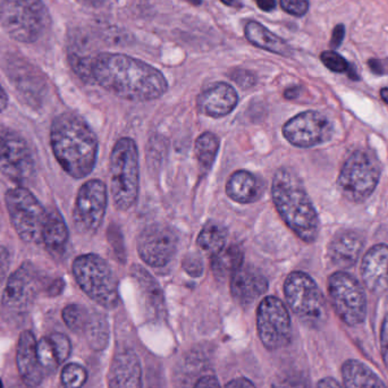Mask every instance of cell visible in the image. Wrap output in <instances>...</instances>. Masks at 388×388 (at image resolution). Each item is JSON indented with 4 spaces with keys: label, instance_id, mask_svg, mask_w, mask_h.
<instances>
[{
    "label": "cell",
    "instance_id": "cell-1",
    "mask_svg": "<svg viewBox=\"0 0 388 388\" xmlns=\"http://www.w3.org/2000/svg\"><path fill=\"white\" fill-rule=\"evenodd\" d=\"M93 81L129 101H150L167 91L165 76L154 66L123 53H99L93 58Z\"/></svg>",
    "mask_w": 388,
    "mask_h": 388
},
{
    "label": "cell",
    "instance_id": "cell-2",
    "mask_svg": "<svg viewBox=\"0 0 388 388\" xmlns=\"http://www.w3.org/2000/svg\"><path fill=\"white\" fill-rule=\"evenodd\" d=\"M51 143L59 165L74 179L89 175L98 156V140L87 122L63 112L51 124Z\"/></svg>",
    "mask_w": 388,
    "mask_h": 388
},
{
    "label": "cell",
    "instance_id": "cell-3",
    "mask_svg": "<svg viewBox=\"0 0 388 388\" xmlns=\"http://www.w3.org/2000/svg\"><path fill=\"white\" fill-rule=\"evenodd\" d=\"M277 212L302 241L313 243L319 234V218L301 179L290 168H280L271 185Z\"/></svg>",
    "mask_w": 388,
    "mask_h": 388
},
{
    "label": "cell",
    "instance_id": "cell-4",
    "mask_svg": "<svg viewBox=\"0 0 388 388\" xmlns=\"http://www.w3.org/2000/svg\"><path fill=\"white\" fill-rule=\"evenodd\" d=\"M110 183L115 207L126 211L133 207L139 194V154L135 141L129 137L115 143L110 154Z\"/></svg>",
    "mask_w": 388,
    "mask_h": 388
},
{
    "label": "cell",
    "instance_id": "cell-5",
    "mask_svg": "<svg viewBox=\"0 0 388 388\" xmlns=\"http://www.w3.org/2000/svg\"><path fill=\"white\" fill-rule=\"evenodd\" d=\"M47 23L48 11L42 0H0V26L15 41H38Z\"/></svg>",
    "mask_w": 388,
    "mask_h": 388
},
{
    "label": "cell",
    "instance_id": "cell-6",
    "mask_svg": "<svg viewBox=\"0 0 388 388\" xmlns=\"http://www.w3.org/2000/svg\"><path fill=\"white\" fill-rule=\"evenodd\" d=\"M73 274L84 293L106 309L117 307V280L106 260L97 254H83L73 263Z\"/></svg>",
    "mask_w": 388,
    "mask_h": 388
},
{
    "label": "cell",
    "instance_id": "cell-7",
    "mask_svg": "<svg viewBox=\"0 0 388 388\" xmlns=\"http://www.w3.org/2000/svg\"><path fill=\"white\" fill-rule=\"evenodd\" d=\"M284 293L290 309L303 324L315 330L326 324V300L309 275L303 271L290 273L285 280Z\"/></svg>",
    "mask_w": 388,
    "mask_h": 388
},
{
    "label": "cell",
    "instance_id": "cell-8",
    "mask_svg": "<svg viewBox=\"0 0 388 388\" xmlns=\"http://www.w3.org/2000/svg\"><path fill=\"white\" fill-rule=\"evenodd\" d=\"M380 162L370 150H357L344 162L338 189L349 201L362 202L372 196L380 179Z\"/></svg>",
    "mask_w": 388,
    "mask_h": 388
},
{
    "label": "cell",
    "instance_id": "cell-9",
    "mask_svg": "<svg viewBox=\"0 0 388 388\" xmlns=\"http://www.w3.org/2000/svg\"><path fill=\"white\" fill-rule=\"evenodd\" d=\"M5 199L11 224L21 240L26 243L42 242L48 214L39 200L24 187L7 191Z\"/></svg>",
    "mask_w": 388,
    "mask_h": 388
},
{
    "label": "cell",
    "instance_id": "cell-10",
    "mask_svg": "<svg viewBox=\"0 0 388 388\" xmlns=\"http://www.w3.org/2000/svg\"><path fill=\"white\" fill-rule=\"evenodd\" d=\"M39 286V274L32 263H23L11 274L1 299V315L7 323L16 324L28 316Z\"/></svg>",
    "mask_w": 388,
    "mask_h": 388
},
{
    "label": "cell",
    "instance_id": "cell-11",
    "mask_svg": "<svg viewBox=\"0 0 388 388\" xmlns=\"http://www.w3.org/2000/svg\"><path fill=\"white\" fill-rule=\"evenodd\" d=\"M328 295L343 323L352 327L362 324L367 316V298L355 276L343 271L334 273L328 278Z\"/></svg>",
    "mask_w": 388,
    "mask_h": 388
},
{
    "label": "cell",
    "instance_id": "cell-12",
    "mask_svg": "<svg viewBox=\"0 0 388 388\" xmlns=\"http://www.w3.org/2000/svg\"><path fill=\"white\" fill-rule=\"evenodd\" d=\"M0 172L17 184L31 182L36 174L33 154L19 132L0 125Z\"/></svg>",
    "mask_w": 388,
    "mask_h": 388
},
{
    "label": "cell",
    "instance_id": "cell-13",
    "mask_svg": "<svg viewBox=\"0 0 388 388\" xmlns=\"http://www.w3.org/2000/svg\"><path fill=\"white\" fill-rule=\"evenodd\" d=\"M257 326L260 340L267 349L278 350L290 343V315L278 298L267 296L261 301L258 308Z\"/></svg>",
    "mask_w": 388,
    "mask_h": 388
},
{
    "label": "cell",
    "instance_id": "cell-14",
    "mask_svg": "<svg viewBox=\"0 0 388 388\" xmlns=\"http://www.w3.org/2000/svg\"><path fill=\"white\" fill-rule=\"evenodd\" d=\"M107 207V187L100 179H90L82 185L73 210V221L78 232L95 234L101 226Z\"/></svg>",
    "mask_w": 388,
    "mask_h": 388
},
{
    "label": "cell",
    "instance_id": "cell-15",
    "mask_svg": "<svg viewBox=\"0 0 388 388\" xmlns=\"http://www.w3.org/2000/svg\"><path fill=\"white\" fill-rule=\"evenodd\" d=\"M334 135L332 122L318 112H303L290 118L283 126V135L290 145L313 148L328 142Z\"/></svg>",
    "mask_w": 388,
    "mask_h": 388
},
{
    "label": "cell",
    "instance_id": "cell-16",
    "mask_svg": "<svg viewBox=\"0 0 388 388\" xmlns=\"http://www.w3.org/2000/svg\"><path fill=\"white\" fill-rule=\"evenodd\" d=\"M177 233L172 227L164 224H154L147 229L137 238V252L141 259L151 267H164L171 263L177 253Z\"/></svg>",
    "mask_w": 388,
    "mask_h": 388
},
{
    "label": "cell",
    "instance_id": "cell-17",
    "mask_svg": "<svg viewBox=\"0 0 388 388\" xmlns=\"http://www.w3.org/2000/svg\"><path fill=\"white\" fill-rule=\"evenodd\" d=\"M6 73L28 105L40 106L48 93L46 78L38 68L20 56H11L6 62Z\"/></svg>",
    "mask_w": 388,
    "mask_h": 388
},
{
    "label": "cell",
    "instance_id": "cell-18",
    "mask_svg": "<svg viewBox=\"0 0 388 388\" xmlns=\"http://www.w3.org/2000/svg\"><path fill=\"white\" fill-rule=\"evenodd\" d=\"M361 276L363 283L374 295H383L388 290V246H372L362 259Z\"/></svg>",
    "mask_w": 388,
    "mask_h": 388
},
{
    "label": "cell",
    "instance_id": "cell-19",
    "mask_svg": "<svg viewBox=\"0 0 388 388\" xmlns=\"http://www.w3.org/2000/svg\"><path fill=\"white\" fill-rule=\"evenodd\" d=\"M33 332L24 330L19 338L16 349V365L23 383L28 387H36L43 379V369L36 353Z\"/></svg>",
    "mask_w": 388,
    "mask_h": 388
},
{
    "label": "cell",
    "instance_id": "cell-20",
    "mask_svg": "<svg viewBox=\"0 0 388 388\" xmlns=\"http://www.w3.org/2000/svg\"><path fill=\"white\" fill-rule=\"evenodd\" d=\"M141 366L137 353L124 349L115 355L108 374L109 388H141Z\"/></svg>",
    "mask_w": 388,
    "mask_h": 388
},
{
    "label": "cell",
    "instance_id": "cell-21",
    "mask_svg": "<svg viewBox=\"0 0 388 388\" xmlns=\"http://www.w3.org/2000/svg\"><path fill=\"white\" fill-rule=\"evenodd\" d=\"M238 101V93L232 85L216 83L200 93L198 109L199 112L209 117H224L234 110Z\"/></svg>",
    "mask_w": 388,
    "mask_h": 388
},
{
    "label": "cell",
    "instance_id": "cell-22",
    "mask_svg": "<svg viewBox=\"0 0 388 388\" xmlns=\"http://www.w3.org/2000/svg\"><path fill=\"white\" fill-rule=\"evenodd\" d=\"M268 290L266 277L253 267H241L231 278V293L242 305H250Z\"/></svg>",
    "mask_w": 388,
    "mask_h": 388
},
{
    "label": "cell",
    "instance_id": "cell-23",
    "mask_svg": "<svg viewBox=\"0 0 388 388\" xmlns=\"http://www.w3.org/2000/svg\"><path fill=\"white\" fill-rule=\"evenodd\" d=\"M365 240L357 231H342L335 235L328 246V257L332 265L349 269L357 263L362 252Z\"/></svg>",
    "mask_w": 388,
    "mask_h": 388
},
{
    "label": "cell",
    "instance_id": "cell-24",
    "mask_svg": "<svg viewBox=\"0 0 388 388\" xmlns=\"http://www.w3.org/2000/svg\"><path fill=\"white\" fill-rule=\"evenodd\" d=\"M263 183L253 174L238 171L229 177L226 193L233 201L238 204H252L259 200L263 193Z\"/></svg>",
    "mask_w": 388,
    "mask_h": 388
},
{
    "label": "cell",
    "instance_id": "cell-25",
    "mask_svg": "<svg viewBox=\"0 0 388 388\" xmlns=\"http://www.w3.org/2000/svg\"><path fill=\"white\" fill-rule=\"evenodd\" d=\"M132 274L139 285L147 310L151 316L164 318L166 315L165 300H164L159 284L149 274L148 271L139 266H135Z\"/></svg>",
    "mask_w": 388,
    "mask_h": 388
},
{
    "label": "cell",
    "instance_id": "cell-26",
    "mask_svg": "<svg viewBox=\"0 0 388 388\" xmlns=\"http://www.w3.org/2000/svg\"><path fill=\"white\" fill-rule=\"evenodd\" d=\"M344 388H387L378 374L359 360H347L342 366Z\"/></svg>",
    "mask_w": 388,
    "mask_h": 388
},
{
    "label": "cell",
    "instance_id": "cell-27",
    "mask_svg": "<svg viewBox=\"0 0 388 388\" xmlns=\"http://www.w3.org/2000/svg\"><path fill=\"white\" fill-rule=\"evenodd\" d=\"M244 33L246 39L251 42L252 45L257 46L261 49L277 53L280 56H290L292 53V48L288 45V42H285L282 38L269 31L268 28H266L260 23L254 21L248 22Z\"/></svg>",
    "mask_w": 388,
    "mask_h": 388
},
{
    "label": "cell",
    "instance_id": "cell-28",
    "mask_svg": "<svg viewBox=\"0 0 388 388\" xmlns=\"http://www.w3.org/2000/svg\"><path fill=\"white\" fill-rule=\"evenodd\" d=\"M68 241V229L64 218L58 211L49 212L42 242H45L48 250L53 254L62 253Z\"/></svg>",
    "mask_w": 388,
    "mask_h": 388
},
{
    "label": "cell",
    "instance_id": "cell-29",
    "mask_svg": "<svg viewBox=\"0 0 388 388\" xmlns=\"http://www.w3.org/2000/svg\"><path fill=\"white\" fill-rule=\"evenodd\" d=\"M243 263V252L238 246H231L221 248L218 253L211 258V271L217 278L225 280L232 277L235 271L242 267Z\"/></svg>",
    "mask_w": 388,
    "mask_h": 388
},
{
    "label": "cell",
    "instance_id": "cell-30",
    "mask_svg": "<svg viewBox=\"0 0 388 388\" xmlns=\"http://www.w3.org/2000/svg\"><path fill=\"white\" fill-rule=\"evenodd\" d=\"M227 231L221 224L211 223L207 224L202 229L201 232L199 234L198 243L199 248L204 250L206 253L214 256L221 251L226 243Z\"/></svg>",
    "mask_w": 388,
    "mask_h": 388
},
{
    "label": "cell",
    "instance_id": "cell-31",
    "mask_svg": "<svg viewBox=\"0 0 388 388\" xmlns=\"http://www.w3.org/2000/svg\"><path fill=\"white\" fill-rule=\"evenodd\" d=\"M221 141L211 132H206L196 139L194 145L196 159L204 169H209L215 162Z\"/></svg>",
    "mask_w": 388,
    "mask_h": 388
},
{
    "label": "cell",
    "instance_id": "cell-32",
    "mask_svg": "<svg viewBox=\"0 0 388 388\" xmlns=\"http://www.w3.org/2000/svg\"><path fill=\"white\" fill-rule=\"evenodd\" d=\"M90 347L95 351L106 349L109 341V327L106 318L99 313H91L87 328H85Z\"/></svg>",
    "mask_w": 388,
    "mask_h": 388
},
{
    "label": "cell",
    "instance_id": "cell-33",
    "mask_svg": "<svg viewBox=\"0 0 388 388\" xmlns=\"http://www.w3.org/2000/svg\"><path fill=\"white\" fill-rule=\"evenodd\" d=\"M91 313L80 305H68L62 313L63 320L74 332H84L87 328Z\"/></svg>",
    "mask_w": 388,
    "mask_h": 388
},
{
    "label": "cell",
    "instance_id": "cell-34",
    "mask_svg": "<svg viewBox=\"0 0 388 388\" xmlns=\"http://www.w3.org/2000/svg\"><path fill=\"white\" fill-rule=\"evenodd\" d=\"M87 370L78 363H68L63 369L61 380L64 388H82L87 383Z\"/></svg>",
    "mask_w": 388,
    "mask_h": 388
},
{
    "label": "cell",
    "instance_id": "cell-35",
    "mask_svg": "<svg viewBox=\"0 0 388 388\" xmlns=\"http://www.w3.org/2000/svg\"><path fill=\"white\" fill-rule=\"evenodd\" d=\"M36 353L42 369L53 372L59 366L58 359L49 337H43L36 344Z\"/></svg>",
    "mask_w": 388,
    "mask_h": 388
},
{
    "label": "cell",
    "instance_id": "cell-36",
    "mask_svg": "<svg viewBox=\"0 0 388 388\" xmlns=\"http://www.w3.org/2000/svg\"><path fill=\"white\" fill-rule=\"evenodd\" d=\"M49 340L53 344L59 365L68 360L70 355V350H72L70 338L65 334H62V332H53L49 336Z\"/></svg>",
    "mask_w": 388,
    "mask_h": 388
},
{
    "label": "cell",
    "instance_id": "cell-37",
    "mask_svg": "<svg viewBox=\"0 0 388 388\" xmlns=\"http://www.w3.org/2000/svg\"><path fill=\"white\" fill-rule=\"evenodd\" d=\"M321 62L326 66L328 70L335 73H344L347 72L350 65L347 64V61L340 55V53H335L332 51H324L320 55Z\"/></svg>",
    "mask_w": 388,
    "mask_h": 388
},
{
    "label": "cell",
    "instance_id": "cell-38",
    "mask_svg": "<svg viewBox=\"0 0 388 388\" xmlns=\"http://www.w3.org/2000/svg\"><path fill=\"white\" fill-rule=\"evenodd\" d=\"M280 6L288 14L294 16H303L309 9L308 0H280Z\"/></svg>",
    "mask_w": 388,
    "mask_h": 388
},
{
    "label": "cell",
    "instance_id": "cell-39",
    "mask_svg": "<svg viewBox=\"0 0 388 388\" xmlns=\"http://www.w3.org/2000/svg\"><path fill=\"white\" fill-rule=\"evenodd\" d=\"M183 267L187 274H190L193 277L201 276L204 271V263H202L201 258L196 254H189L183 260Z\"/></svg>",
    "mask_w": 388,
    "mask_h": 388
},
{
    "label": "cell",
    "instance_id": "cell-40",
    "mask_svg": "<svg viewBox=\"0 0 388 388\" xmlns=\"http://www.w3.org/2000/svg\"><path fill=\"white\" fill-rule=\"evenodd\" d=\"M231 78H232L235 83L240 85L241 88H243V89L253 87L256 82H257V78H256L254 74L246 70H235L231 74Z\"/></svg>",
    "mask_w": 388,
    "mask_h": 388
},
{
    "label": "cell",
    "instance_id": "cell-41",
    "mask_svg": "<svg viewBox=\"0 0 388 388\" xmlns=\"http://www.w3.org/2000/svg\"><path fill=\"white\" fill-rule=\"evenodd\" d=\"M380 352H382L384 363L388 368V313L384 318L382 328H380Z\"/></svg>",
    "mask_w": 388,
    "mask_h": 388
},
{
    "label": "cell",
    "instance_id": "cell-42",
    "mask_svg": "<svg viewBox=\"0 0 388 388\" xmlns=\"http://www.w3.org/2000/svg\"><path fill=\"white\" fill-rule=\"evenodd\" d=\"M11 267V253L5 246H0V286L9 274Z\"/></svg>",
    "mask_w": 388,
    "mask_h": 388
},
{
    "label": "cell",
    "instance_id": "cell-43",
    "mask_svg": "<svg viewBox=\"0 0 388 388\" xmlns=\"http://www.w3.org/2000/svg\"><path fill=\"white\" fill-rule=\"evenodd\" d=\"M368 65L370 70L377 75L388 74V59H370Z\"/></svg>",
    "mask_w": 388,
    "mask_h": 388
},
{
    "label": "cell",
    "instance_id": "cell-44",
    "mask_svg": "<svg viewBox=\"0 0 388 388\" xmlns=\"http://www.w3.org/2000/svg\"><path fill=\"white\" fill-rule=\"evenodd\" d=\"M273 388H305V386L301 380L294 379V378H284V379L276 382L273 385Z\"/></svg>",
    "mask_w": 388,
    "mask_h": 388
},
{
    "label": "cell",
    "instance_id": "cell-45",
    "mask_svg": "<svg viewBox=\"0 0 388 388\" xmlns=\"http://www.w3.org/2000/svg\"><path fill=\"white\" fill-rule=\"evenodd\" d=\"M344 34H345V28L343 24H338L334 31H332V40H330V46L332 48H338L341 46L342 41L344 39Z\"/></svg>",
    "mask_w": 388,
    "mask_h": 388
},
{
    "label": "cell",
    "instance_id": "cell-46",
    "mask_svg": "<svg viewBox=\"0 0 388 388\" xmlns=\"http://www.w3.org/2000/svg\"><path fill=\"white\" fill-rule=\"evenodd\" d=\"M194 388H221L218 384L217 379L212 376H206L196 382Z\"/></svg>",
    "mask_w": 388,
    "mask_h": 388
},
{
    "label": "cell",
    "instance_id": "cell-47",
    "mask_svg": "<svg viewBox=\"0 0 388 388\" xmlns=\"http://www.w3.org/2000/svg\"><path fill=\"white\" fill-rule=\"evenodd\" d=\"M226 388H256V386L246 378H238V379L229 382L226 385Z\"/></svg>",
    "mask_w": 388,
    "mask_h": 388
},
{
    "label": "cell",
    "instance_id": "cell-48",
    "mask_svg": "<svg viewBox=\"0 0 388 388\" xmlns=\"http://www.w3.org/2000/svg\"><path fill=\"white\" fill-rule=\"evenodd\" d=\"M63 290H64V282L59 278V280H55V282L49 286V288H48V293H49V295L56 296L62 293Z\"/></svg>",
    "mask_w": 388,
    "mask_h": 388
},
{
    "label": "cell",
    "instance_id": "cell-49",
    "mask_svg": "<svg viewBox=\"0 0 388 388\" xmlns=\"http://www.w3.org/2000/svg\"><path fill=\"white\" fill-rule=\"evenodd\" d=\"M317 388H343L341 384L338 383L337 380L332 377L323 378L319 382Z\"/></svg>",
    "mask_w": 388,
    "mask_h": 388
},
{
    "label": "cell",
    "instance_id": "cell-50",
    "mask_svg": "<svg viewBox=\"0 0 388 388\" xmlns=\"http://www.w3.org/2000/svg\"><path fill=\"white\" fill-rule=\"evenodd\" d=\"M257 5L263 11H271L276 9V0H257Z\"/></svg>",
    "mask_w": 388,
    "mask_h": 388
},
{
    "label": "cell",
    "instance_id": "cell-51",
    "mask_svg": "<svg viewBox=\"0 0 388 388\" xmlns=\"http://www.w3.org/2000/svg\"><path fill=\"white\" fill-rule=\"evenodd\" d=\"M9 105V97L6 95L5 90L0 85V112H3Z\"/></svg>",
    "mask_w": 388,
    "mask_h": 388
},
{
    "label": "cell",
    "instance_id": "cell-52",
    "mask_svg": "<svg viewBox=\"0 0 388 388\" xmlns=\"http://www.w3.org/2000/svg\"><path fill=\"white\" fill-rule=\"evenodd\" d=\"M300 93V89L298 87L294 88H290V89L286 90L284 93L285 98L290 99V100H292V99H295L299 97Z\"/></svg>",
    "mask_w": 388,
    "mask_h": 388
},
{
    "label": "cell",
    "instance_id": "cell-53",
    "mask_svg": "<svg viewBox=\"0 0 388 388\" xmlns=\"http://www.w3.org/2000/svg\"><path fill=\"white\" fill-rule=\"evenodd\" d=\"M221 1L226 6H229V7H233V9H241L243 6L242 0H221Z\"/></svg>",
    "mask_w": 388,
    "mask_h": 388
},
{
    "label": "cell",
    "instance_id": "cell-54",
    "mask_svg": "<svg viewBox=\"0 0 388 388\" xmlns=\"http://www.w3.org/2000/svg\"><path fill=\"white\" fill-rule=\"evenodd\" d=\"M380 97L388 105V88H384V89L380 90Z\"/></svg>",
    "mask_w": 388,
    "mask_h": 388
},
{
    "label": "cell",
    "instance_id": "cell-55",
    "mask_svg": "<svg viewBox=\"0 0 388 388\" xmlns=\"http://www.w3.org/2000/svg\"><path fill=\"white\" fill-rule=\"evenodd\" d=\"M187 1H190L193 5H200L201 4V0H187Z\"/></svg>",
    "mask_w": 388,
    "mask_h": 388
},
{
    "label": "cell",
    "instance_id": "cell-56",
    "mask_svg": "<svg viewBox=\"0 0 388 388\" xmlns=\"http://www.w3.org/2000/svg\"><path fill=\"white\" fill-rule=\"evenodd\" d=\"M0 388H4L3 380L0 379Z\"/></svg>",
    "mask_w": 388,
    "mask_h": 388
}]
</instances>
